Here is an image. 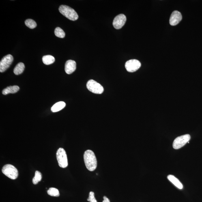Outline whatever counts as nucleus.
Here are the masks:
<instances>
[{"label": "nucleus", "mask_w": 202, "mask_h": 202, "mask_svg": "<svg viewBox=\"0 0 202 202\" xmlns=\"http://www.w3.org/2000/svg\"><path fill=\"white\" fill-rule=\"evenodd\" d=\"M84 160L86 168L89 171H94L97 167V162L96 156L92 151L88 150L84 155Z\"/></svg>", "instance_id": "f257e3e1"}, {"label": "nucleus", "mask_w": 202, "mask_h": 202, "mask_svg": "<svg viewBox=\"0 0 202 202\" xmlns=\"http://www.w3.org/2000/svg\"><path fill=\"white\" fill-rule=\"evenodd\" d=\"M60 12L69 20L75 21L78 18V15L74 9L68 6L61 5L59 8Z\"/></svg>", "instance_id": "f03ea898"}, {"label": "nucleus", "mask_w": 202, "mask_h": 202, "mask_svg": "<svg viewBox=\"0 0 202 202\" xmlns=\"http://www.w3.org/2000/svg\"><path fill=\"white\" fill-rule=\"evenodd\" d=\"M2 172L4 175L11 179L15 180L18 177V173L17 170L11 164H6L2 168Z\"/></svg>", "instance_id": "7ed1b4c3"}, {"label": "nucleus", "mask_w": 202, "mask_h": 202, "mask_svg": "<svg viewBox=\"0 0 202 202\" xmlns=\"http://www.w3.org/2000/svg\"><path fill=\"white\" fill-rule=\"evenodd\" d=\"M56 157L60 167L65 168L68 165V160L66 152L62 148L58 149L56 153Z\"/></svg>", "instance_id": "20e7f679"}, {"label": "nucleus", "mask_w": 202, "mask_h": 202, "mask_svg": "<svg viewBox=\"0 0 202 202\" xmlns=\"http://www.w3.org/2000/svg\"><path fill=\"white\" fill-rule=\"evenodd\" d=\"M190 134H186L178 137L174 140L173 143L174 149H178L184 147L190 141Z\"/></svg>", "instance_id": "39448f33"}, {"label": "nucleus", "mask_w": 202, "mask_h": 202, "mask_svg": "<svg viewBox=\"0 0 202 202\" xmlns=\"http://www.w3.org/2000/svg\"><path fill=\"white\" fill-rule=\"evenodd\" d=\"M87 87L90 91L96 94H101L103 92V87L100 84L93 79L90 80L87 82Z\"/></svg>", "instance_id": "423d86ee"}, {"label": "nucleus", "mask_w": 202, "mask_h": 202, "mask_svg": "<svg viewBox=\"0 0 202 202\" xmlns=\"http://www.w3.org/2000/svg\"><path fill=\"white\" fill-rule=\"evenodd\" d=\"M14 60L13 56L8 54L4 57L0 62V72H4L10 67Z\"/></svg>", "instance_id": "0eeeda50"}, {"label": "nucleus", "mask_w": 202, "mask_h": 202, "mask_svg": "<svg viewBox=\"0 0 202 202\" xmlns=\"http://www.w3.org/2000/svg\"><path fill=\"white\" fill-rule=\"evenodd\" d=\"M140 62L136 59L129 60L125 63V67L128 72H136L141 67Z\"/></svg>", "instance_id": "6e6552de"}, {"label": "nucleus", "mask_w": 202, "mask_h": 202, "mask_svg": "<svg viewBox=\"0 0 202 202\" xmlns=\"http://www.w3.org/2000/svg\"><path fill=\"white\" fill-rule=\"evenodd\" d=\"M127 18L124 14H120L118 15L114 19L113 25L114 28L117 29H121L125 25L126 22Z\"/></svg>", "instance_id": "1a4fd4ad"}, {"label": "nucleus", "mask_w": 202, "mask_h": 202, "mask_svg": "<svg viewBox=\"0 0 202 202\" xmlns=\"http://www.w3.org/2000/svg\"><path fill=\"white\" fill-rule=\"evenodd\" d=\"M182 17L181 13L177 11H174L170 16L169 22L172 26L177 25L182 20Z\"/></svg>", "instance_id": "9d476101"}, {"label": "nucleus", "mask_w": 202, "mask_h": 202, "mask_svg": "<svg viewBox=\"0 0 202 202\" xmlns=\"http://www.w3.org/2000/svg\"><path fill=\"white\" fill-rule=\"evenodd\" d=\"M76 68V62L72 60H68L65 63V70L67 74H71L75 72Z\"/></svg>", "instance_id": "9b49d317"}, {"label": "nucleus", "mask_w": 202, "mask_h": 202, "mask_svg": "<svg viewBox=\"0 0 202 202\" xmlns=\"http://www.w3.org/2000/svg\"><path fill=\"white\" fill-rule=\"evenodd\" d=\"M167 179L170 182L173 183L175 186L180 190H181L183 188V185L179 179L176 177L175 176L172 175H169L167 176Z\"/></svg>", "instance_id": "f8f14e48"}, {"label": "nucleus", "mask_w": 202, "mask_h": 202, "mask_svg": "<svg viewBox=\"0 0 202 202\" xmlns=\"http://www.w3.org/2000/svg\"><path fill=\"white\" fill-rule=\"evenodd\" d=\"M19 89L20 88L18 86H9L3 90L2 94L3 95H6L9 93H16L17 92Z\"/></svg>", "instance_id": "ddd939ff"}, {"label": "nucleus", "mask_w": 202, "mask_h": 202, "mask_svg": "<svg viewBox=\"0 0 202 202\" xmlns=\"http://www.w3.org/2000/svg\"><path fill=\"white\" fill-rule=\"evenodd\" d=\"M65 106V103L63 102H60L56 103L51 108V111L56 112L60 111L63 109Z\"/></svg>", "instance_id": "4468645a"}, {"label": "nucleus", "mask_w": 202, "mask_h": 202, "mask_svg": "<svg viewBox=\"0 0 202 202\" xmlns=\"http://www.w3.org/2000/svg\"><path fill=\"white\" fill-rule=\"evenodd\" d=\"M25 69V65L23 63L20 62L15 67L14 69V72L16 75L22 74Z\"/></svg>", "instance_id": "2eb2a0df"}, {"label": "nucleus", "mask_w": 202, "mask_h": 202, "mask_svg": "<svg viewBox=\"0 0 202 202\" xmlns=\"http://www.w3.org/2000/svg\"><path fill=\"white\" fill-rule=\"evenodd\" d=\"M55 61V58L51 55H45L42 57L43 62L46 65L52 64Z\"/></svg>", "instance_id": "dca6fc26"}, {"label": "nucleus", "mask_w": 202, "mask_h": 202, "mask_svg": "<svg viewBox=\"0 0 202 202\" xmlns=\"http://www.w3.org/2000/svg\"><path fill=\"white\" fill-rule=\"evenodd\" d=\"M42 178V174L40 172L38 171H36L35 177H33L32 180L33 184L34 185L37 184L39 181H41Z\"/></svg>", "instance_id": "f3484780"}, {"label": "nucleus", "mask_w": 202, "mask_h": 202, "mask_svg": "<svg viewBox=\"0 0 202 202\" xmlns=\"http://www.w3.org/2000/svg\"><path fill=\"white\" fill-rule=\"evenodd\" d=\"M25 24L27 27L31 29H34L37 26L36 22L31 19L26 20L25 22Z\"/></svg>", "instance_id": "a211bd4d"}, {"label": "nucleus", "mask_w": 202, "mask_h": 202, "mask_svg": "<svg viewBox=\"0 0 202 202\" xmlns=\"http://www.w3.org/2000/svg\"><path fill=\"white\" fill-rule=\"evenodd\" d=\"M54 33H55L56 36L60 37V38H63L65 36V31L61 28L59 27L55 28Z\"/></svg>", "instance_id": "6ab92c4d"}, {"label": "nucleus", "mask_w": 202, "mask_h": 202, "mask_svg": "<svg viewBox=\"0 0 202 202\" xmlns=\"http://www.w3.org/2000/svg\"><path fill=\"white\" fill-rule=\"evenodd\" d=\"M47 193L51 196H55L58 197L60 195V193L59 190L57 189L54 188H50L47 191Z\"/></svg>", "instance_id": "aec40b11"}, {"label": "nucleus", "mask_w": 202, "mask_h": 202, "mask_svg": "<svg viewBox=\"0 0 202 202\" xmlns=\"http://www.w3.org/2000/svg\"><path fill=\"white\" fill-rule=\"evenodd\" d=\"M87 201L90 202H97L94 196V192L92 191L89 192V197L87 199Z\"/></svg>", "instance_id": "412c9836"}, {"label": "nucleus", "mask_w": 202, "mask_h": 202, "mask_svg": "<svg viewBox=\"0 0 202 202\" xmlns=\"http://www.w3.org/2000/svg\"><path fill=\"white\" fill-rule=\"evenodd\" d=\"M103 202H110V200L106 196H103Z\"/></svg>", "instance_id": "4be33fe9"}]
</instances>
